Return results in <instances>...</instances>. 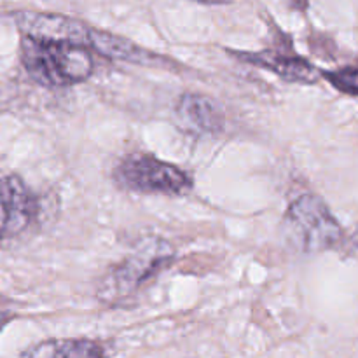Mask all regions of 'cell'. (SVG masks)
Segmentation results:
<instances>
[{
	"instance_id": "obj_8",
	"label": "cell",
	"mask_w": 358,
	"mask_h": 358,
	"mask_svg": "<svg viewBox=\"0 0 358 358\" xmlns=\"http://www.w3.org/2000/svg\"><path fill=\"white\" fill-rule=\"evenodd\" d=\"M23 358H105V350L90 339H49L31 346Z\"/></svg>"
},
{
	"instance_id": "obj_4",
	"label": "cell",
	"mask_w": 358,
	"mask_h": 358,
	"mask_svg": "<svg viewBox=\"0 0 358 358\" xmlns=\"http://www.w3.org/2000/svg\"><path fill=\"white\" fill-rule=\"evenodd\" d=\"M115 180L124 189L136 192H159L178 196L192 187V180L184 170L149 154L126 157L115 168Z\"/></svg>"
},
{
	"instance_id": "obj_2",
	"label": "cell",
	"mask_w": 358,
	"mask_h": 358,
	"mask_svg": "<svg viewBox=\"0 0 358 358\" xmlns=\"http://www.w3.org/2000/svg\"><path fill=\"white\" fill-rule=\"evenodd\" d=\"M282 233L289 245L304 254L331 250L345 241V231L329 206L315 194H303L287 208Z\"/></svg>"
},
{
	"instance_id": "obj_6",
	"label": "cell",
	"mask_w": 358,
	"mask_h": 358,
	"mask_svg": "<svg viewBox=\"0 0 358 358\" xmlns=\"http://www.w3.org/2000/svg\"><path fill=\"white\" fill-rule=\"evenodd\" d=\"M178 126L196 135L217 133L224 128L222 108L210 96L199 93H185L175 105Z\"/></svg>"
},
{
	"instance_id": "obj_3",
	"label": "cell",
	"mask_w": 358,
	"mask_h": 358,
	"mask_svg": "<svg viewBox=\"0 0 358 358\" xmlns=\"http://www.w3.org/2000/svg\"><path fill=\"white\" fill-rule=\"evenodd\" d=\"M175 250L166 240L157 236L145 238L135 247V250L122 259L114 269L107 273L98 287V297L101 301L122 299L142 289L161 269L173 261Z\"/></svg>"
},
{
	"instance_id": "obj_7",
	"label": "cell",
	"mask_w": 358,
	"mask_h": 358,
	"mask_svg": "<svg viewBox=\"0 0 358 358\" xmlns=\"http://www.w3.org/2000/svg\"><path fill=\"white\" fill-rule=\"evenodd\" d=\"M238 58L252 65L275 72L289 83L315 84L322 77V72L308 59L299 56H287L278 51H259V52H238Z\"/></svg>"
},
{
	"instance_id": "obj_5",
	"label": "cell",
	"mask_w": 358,
	"mask_h": 358,
	"mask_svg": "<svg viewBox=\"0 0 358 358\" xmlns=\"http://www.w3.org/2000/svg\"><path fill=\"white\" fill-rule=\"evenodd\" d=\"M37 210V199L20 177H0V240L23 233L34 222Z\"/></svg>"
},
{
	"instance_id": "obj_9",
	"label": "cell",
	"mask_w": 358,
	"mask_h": 358,
	"mask_svg": "<svg viewBox=\"0 0 358 358\" xmlns=\"http://www.w3.org/2000/svg\"><path fill=\"white\" fill-rule=\"evenodd\" d=\"M322 77L327 79L341 93L350 94V96H358V63L332 70V72L331 70L322 72Z\"/></svg>"
},
{
	"instance_id": "obj_10",
	"label": "cell",
	"mask_w": 358,
	"mask_h": 358,
	"mask_svg": "<svg viewBox=\"0 0 358 358\" xmlns=\"http://www.w3.org/2000/svg\"><path fill=\"white\" fill-rule=\"evenodd\" d=\"M2 324H3V318L0 317V327H2Z\"/></svg>"
},
{
	"instance_id": "obj_1",
	"label": "cell",
	"mask_w": 358,
	"mask_h": 358,
	"mask_svg": "<svg viewBox=\"0 0 358 358\" xmlns=\"http://www.w3.org/2000/svg\"><path fill=\"white\" fill-rule=\"evenodd\" d=\"M21 63L35 83L49 87L72 86L93 73V52L66 42L21 37Z\"/></svg>"
}]
</instances>
